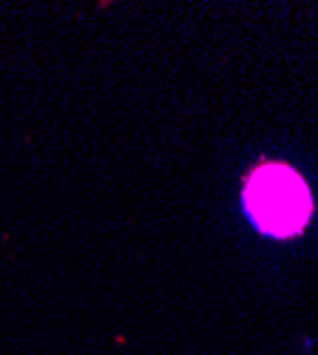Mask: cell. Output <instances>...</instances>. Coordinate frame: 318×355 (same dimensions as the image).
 <instances>
[{
	"instance_id": "cell-1",
	"label": "cell",
	"mask_w": 318,
	"mask_h": 355,
	"mask_svg": "<svg viewBox=\"0 0 318 355\" xmlns=\"http://www.w3.org/2000/svg\"><path fill=\"white\" fill-rule=\"evenodd\" d=\"M244 204L253 222L270 236H292L307 224L310 194L304 179L287 165H264L248 182Z\"/></svg>"
}]
</instances>
